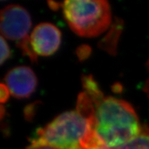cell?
I'll return each instance as SVG.
<instances>
[{
  "instance_id": "obj_14",
  "label": "cell",
  "mask_w": 149,
  "mask_h": 149,
  "mask_svg": "<svg viewBox=\"0 0 149 149\" xmlns=\"http://www.w3.org/2000/svg\"><path fill=\"white\" fill-rule=\"evenodd\" d=\"M98 149H107V147L102 146V147H101V148H98Z\"/></svg>"
},
{
  "instance_id": "obj_10",
  "label": "cell",
  "mask_w": 149,
  "mask_h": 149,
  "mask_svg": "<svg viewBox=\"0 0 149 149\" xmlns=\"http://www.w3.org/2000/svg\"><path fill=\"white\" fill-rule=\"evenodd\" d=\"M11 56L10 49L9 48L8 43L6 42L5 38L3 37H1V59L0 62L2 65L7 59H9Z\"/></svg>"
},
{
  "instance_id": "obj_11",
  "label": "cell",
  "mask_w": 149,
  "mask_h": 149,
  "mask_svg": "<svg viewBox=\"0 0 149 149\" xmlns=\"http://www.w3.org/2000/svg\"><path fill=\"white\" fill-rule=\"evenodd\" d=\"M10 95V91L7 88V86L3 84H1L0 86V100L1 103H4L8 100L9 95Z\"/></svg>"
},
{
  "instance_id": "obj_4",
  "label": "cell",
  "mask_w": 149,
  "mask_h": 149,
  "mask_svg": "<svg viewBox=\"0 0 149 149\" xmlns=\"http://www.w3.org/2000/svg\"><path fill=\"white\" fill-rule=\"evenodd\" d=\"M1 36L13 41H21L29 37L32 21L26 9L18 4L7 6L1 10Z\"/></svg>"
},
{
  "instance_id": "obj_5",
  "label": "cell",
  "mask_w": 149,
  "mask_h": 149,
  "mask_svg": "<svg viewBox=\"0 0 149 149\" xmlns=\"http://www.w3.org/2000/svg\"><path fill=\"white\" fill-rule=\"evenodd\" d=\"M61 33L51 23H41L35 27L30 36V42L36 55L47 57L59 49Z\"/></svg>"
},
{
  "instance_id": "obj_6",
  "label": "cell",
  "mask_w": 149,
  "mask_h": 149,
  "mask_svg": "<svg viewBox=\"0 0 149 149\" xmlns=\"http://www.w3.org/2000/svg\"><path fill=\"white\" fill-rule=\"evenodd\" d=\"M4 81L11 95L17 99L29 97L35 92L37 85L35 72L25 66L15 67L9 70Z\"/></svg>"
},
{
  "instance_id": "obj_15",
  "label": "cell",
  "mask_w": 149,
  "mask_h": 149,
  "mask_svg": "<svg viewBox=\"0 0 149 149\" xmlns=\"http://www.w3.org/2000/svg\"><path fill=\"white\" fill-rule=\"evenodd\" d=\"M1 1H5V0H1Z\"/></svg>"
},
{
  "instance_id": "obj_13",
  "label": "cell",
  "mask_w": 149,
  "mask_h": 149,
  "mask_svg": "<svg viewBox=\"0 0 149 149\" xmlns=\"http://www.w3.org/2000/svg\"><path fill=\"white\" fill-rule=\"evenodd\" d=\"M148 67H149V61H148ZM145 90H146V92L148 93L149 95V80H148V83L146 84V88H145Z\"/></svg>"
},
{
  "instance_id": "obj_2",
  "label": "cell",
  "mask_w": 149,
  "mask_h": 149,
  "mask_svg": "<svg viewBox=\"0 0 149 149\" xmlns=\"http://www.w3.org/2000/svg\"><path fill=\"white\" fill-rule=\"evenodd\" d=\"M94 122L77 110L64 112L39 128L30 145H45L56 149H87L95 134Z\"/></svg>"
},
{
  "instance_id": "obj_9",
  "label": "cell",
  "mask_w": 149,
  "mask_h": 149,
  "mask_svg": "<svg viewBox=\"0 0 149 149\" xmlns=\"http://www.w3.org/2000/svg\"><path fill=\"white\" fill-rule=\"evenodd\" d=\"M17 47L22 51L24 55H27L33 62H36L37 61V55L33 51L32 46L30 42V37L24 39L17 42Z\"/></svg>"
},
{
  "instance_id": "obj_1",
  "label": "cell",
  "mask_w": 149,
  "mask_h": 149,
  "mask_svg": "<svg viewBox=\"0 0 149 149\" xmlns=\"http://www.w3.org/2000/svg\"><path fill=\"white\" fill-rule=\"evenodd\" d=\"M95 107L93 129L107 148L122 146L141 131L143 125L128 102L113 97H105Z\"/></svg>"
},
{
  "instance_id": "obj_8",
  "label": "cell",
  "mask_w": 149,
  "mask_h": 149,
  "mask_svg": "<svg viewBox=\"0 0 149 149\" xmlns=\"http://www.w3.org/2000/svg\"><path fill=\"white\" fill-rule=\"evenodd\" d=\"M107 149H149V127L143 125L140 133L135 138L117 148Z\"/></svg>"
},
{
  "instance_id": "obj_12",
  "label": "cell",
  "mask_w": 149,
  "mask_h": 149,
  "mask_svg": "<svg viewBox=\"0 0 149 149\" xmlns=\"http://www.w3.org/2000/svg\"><path fill=\"white\" fill-rule=\"evenodd\" d=\"M26 149H56L49 146H45V145H40V146H30Z\"/></svg>"
},
{
  "instance_id": "obj_3",
  "label": "cell",
  "mask_w": 149,
  "mask_h": 149,
  "mask_svg": "<svg viewBox=\"0 0 149 149\" xmlns=\"http://www.w3.org/2000/svg\"><path fill=\"white\" fill-rule=\"evenodd\" d=\"M61 8L67 24L79 36H99L111 24L108 0H64Z\"/></svg>"
},
{
  "instance_id": "obj_7",
  "label": "cell",
  "mask_w": 149,
  "mask_h": 149,
  "mask_svg": "<svg viewBox=\"0 0 149 149\" xmlns=\"http://www.w3.org/2000/svg\"><path fill=\"white\" fill-rule=\"evenodd\" d=\"M81 80L85 93L91 98L94 105L96 106L105 97L103 93L92 75H84Z\"/></svg>"
}]
</instances>
